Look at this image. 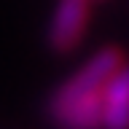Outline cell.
<instances>
[{
  "mask_svg": "<svg viewBox=\"0 0 129 129\" xmlns=\"http://www.w3.org/2000/svg\"><path fill=\"white\" fill-rule=\"evenodd\" d=\"M48 116L59 129H102V91L59 86L48 100Z\"/></svg>",
  "mask_w": 129,
  "mask_h": 129,
  "instance_id": "1",
  "label": "cell"
},
{
  "mask_svg": "<svg viewBox=\"0 0 129 129\" xmlns=\"http://www.w3.org/2000/svg\"><path fill=\"white\" fill-rule=\"evenodd\" d=\"M89 24V3L86 0H59L51 24H48V46L56 54H67L81 43Z\"/></svg>",
  "mask_w": 129,
  "mask_h": 129,
  "instance_id": "2",
  "label": "cell"
},
{
  "mask_svg": "<svg viewBox=\"0 0 129 129\" xmlns=\"http://www.w3.org/2000/svg\"><path fill=\"white\" fill-rule=\"evenodd\" d=\"M102 129H129V62L102 86Z\"/></svg>",
  "mask_w": 129,
  "mask_h": 129,
  "instance_id": "3",
  "label": "cell"
},
{
  "mask_svg": "<svg viewBox=\"0 0 129 129\" xmlns=\"http://www.w3.org/2000/svg\"><path fill=\"white\" fill-rule=\"evenodd\" d=\"M86 3H94V0H86Z\"/></svg>",
  "mask_w": 129,
  "mask_h": 129,
  "instance_id": "4",
  "label": "cell"
}]
</instances>
